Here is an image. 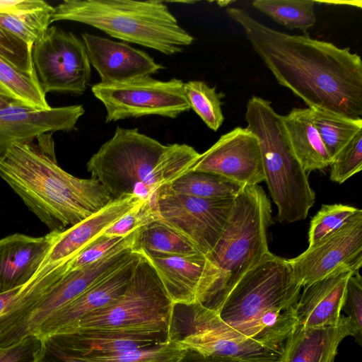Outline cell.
Here are the masks:
<instances>
[{"instance_id": "obj_24", "label": "cell", "mask_w": 362, "mask_h": 362, "mask_svg": "<svg viewBox=\"0 0 362 362\" xmlns=\"http://www.w3.org/2000/svg\"><path fill=\"white\" fill-rule=\"evenodd\" d=\"M348 336H354V327L344 315L336 325H297L284 344L280 362H334L340 343Z\"/></svg>"}, {"instance_id": "obj_5", "label": "cell", "mask_w": 362, "mask_h": 362, "mask_svg": "<svg viewBox=\"0 0 362 362\" xmlns=\"http://www.w3.org/2000/svg\"><path fill=\"white\" fill-rule=\"evenodd\" d=\"M59 21L86 24L167 55L182 52L194 40L160 1L64 0L54 7L50 23Z\"/></svg>"}, {"instance_id": "obj_41", "label": "cell", "mask_w": 362, "mask_h": 362, "mask_svg": "<svg viewBox=\"0 0 362 362\" xmlns=\"http://www.w3.org/2000/svg\"><path fill=\"white\" fill-rule=\"evenodd\" d=\"M50 6L42 0H0V14L41 10Z\"/></svg>"}, {"instance_id": "obj_23", "label": "cell", "mask_w": 362, "mask_h": 362, "mask_svg": "<svg viewBox=\"0 0 362 362\" xmlns=\"http://www.w3.org/2000/svg\"><path fill=\"white\" fill-rule=\"evenodd\" d=\"M46 338L64 353L76 358L108 356L170 340V337L163 334L93 329L74 330Z\"/></svg>"}, {"instance_id": "obj_20", "label": "cell", "mask_w": 362, "mask_h": 362, "mask_svg": "<svg viewBox=\"0 0 362 362\" xmlns=\"http://www.w3.org/2000/svg\"><path fill=\"white\" fill-rule=\"evenodd\" d=\"M90 64L105 84L122 83L151 76L163 66L146 52L135 49L124 42L82 34Z\"/></svg>"}, {"instance_id": "obj_25", "label": "cell", "mask_w": 362, "mask_h": 362, "mask_svg": "<svg viewBox=\"0 0 362 362\" xmlns=\"http://www.w3.org/2000/svg\"><path fill=\"white\" fill-rule=\"evenodd\" d=\"M291 149L305 173L329 166L332 158L314 125L310 108H293L282 116Z\"/></svg>"}, {"instance_id": "obj_34", "label": "cell", "mask_w": 362, "mask_h": 362, "mask_svg": "<svg viewBox=\"0 0 362 362\" xmlns=\"http://www.w3.org/2000/svg\"><path fill=\"white\" fill-rule=\"evenodd\" d=\"M360 210L356 207L341 204L322 205L310 221L308 231L309 246L341 228Z\"/></svg>"}, {"instance_id": "obj_33", "label": "cell", "mask_w": 362, "mask_h": 362, "mask_svg": "<svg viewBox=\"0 0 362 362\" xmlns=\"http://www.w3.org/2000/svg\"><path fill=\"white\" fill-rule=\"evenodd\" d=\"M54 7L18 13H1L0 26L25 42L33 45L50 24Z\"/></svg>"}, {"instance_id": "obj_31", "label": "cell", "mask_w": 362, "mask_h": 362, "mask_svg": "<svg viewBox=\"0 0 362 362\" xmlns=\"http://www.w3.org/2000/svg\"><path fill=\"white\" fill-rule=\"evenodd\" d=\"M184 93L190 108L209 129L217 131L224 120L221 110L223 95L202 81L185 83Z\"/></svg>"}, {"instance_id": "obj_32", "label": "cell", "mask_w": 362, "mask_h": 362, "mask_svg": "<svg viewBox=\"0 0 362 362\" xmlns=\"http://www.w3.org/2000/svg\"><path fill=\"white\" fill-rule=\"evenodd\" d=\"M186 351L179 341L170 339L112 355L78 359L83 362H178Z\"/></svg>"}, {"instance_id": "obj_45", "label": "cell", "mask_w": 362, "mask_h": 362, "mask_svg": "<svg viewBox=\"0 0 362 362\" xmlns=\"http://www.w3.org/2000/svg\"><path fill=\"white\" fill-rule=\"evenodd\" d=\"M14 103L18 104L13 100L4 95H0V110H3Z\"/></svg>"}, {"instance_id": "obj_35", "label": "cell", "mask_w": 362, "mask_h": 362, "mask_svg": "<svg viewBox=\"0 0 362 362\" xmlns=\"http://www.w3.org/2000/svg\"><path fill=\"white\" fill-rule=\"evenodd\" d=\"M330 180L341 184L362 169V131L332 158Z\"/></svg>"}, {"instance_id": "obj_3", "label": "cell", "mask_w": 362, "mask_h": 362, "mask_svg": "<svg viewBox=\"0 0 362 362\" xmlns=\"http://www.w3.org/2000/svg\"><path fill=\"white\" fill-rule=\"evenodd\" d=\"M301 288L288 259L269 252L209 308L234 332L281 353Z\"/></svg>"}, {"instance_id": "obj_12", "label": "cell", "mask_w": 362, "mask_h": 362, "mask_svg": "<svg viewBox=\"0 0 362 362\" xmlns=\"http://www.w3.org/2000/svg\"><path fill=\"white\" fill-rule=\"evenodd\" d=\"M139 229V228H138ZM138 229L127 235L110 253L85 267L70 272L41 298L18 325L0 336V349L17 343L51 315L67 305L92 285L124 263L133 252Z\"/></svg>"}, {"instance_id": "obj_22", "label": "cell", "mask_w": 362, "mask_h": 362, "mask_svg": "<svg viewBox=\"0 0 362 362\" xmlns=\"http://www.w3.org/2000/svg\"><path fill=\"white\" fill-rule=\"evenodd\" d=\"M354 273L341 269L303 287L293 306L297 325L305 328L336 325L341 317L348 279Z\"/></svg>"}, {"instance_id": "obj_19", "label": "cell", "mask_w": 362, "mask_h": 362, "mask_svg": "<svg viewBox=\"0 0 362 362\" xmlns=\"http://www.w3.org/2000/svg\"><path fill=\"white\" fill-rule=\"evenodd\" d=\"M143 203L144 202L134 196L112 199L95 214L59 231L34 276L45 274L65 265L105 230Z\"/></svg>"}, {"instance_id": "obj_14", "label": "cell", "mask_w": 362, "mask_h": 362, "mask_svg": "<svg viewBox=\"0 0 362 362\" xmlns=\"http://www.w3.org/2000/svg\"><path fill=\"white\" fill-rule=\"evenodd\" d=\"M288 261L295 281L302 288L341 269L359 272L362 265V210L341 228Z\"/></svg>"}, {"instance_id": "obj_28", "label": "cell", "mask_w": 362, "mask_h": 362, "mask_svg": "<svg viewBox=\"0 0 362 362\" xmlns=\"http://www.w3.org/2000/svg\"><path fill=\"white\" fill-rule=\"evenodd\" d=\"M165 186L175 193L202 199L235 198L243 187L216 175L192 171Z\"/></svg>"}, {"instance_id": "obj_2", "label": "cell", "mask_w": 362, "mask_h": 362, "mask_svg": "<svg viewBox=\"0 0 362 362\" xmlns=\"http://www.w3.org/2000/svg\"><path fill=\"white\" fill-rule=\"evenodd\" d=\"M52 133L13 144L0 163V176L50 231H62L112 200L94 179L61 168Z\"/></svg>"}, {"instance_id": "obj_13", "label": "cell", "mask_w": 362, "mask_h": 362, "mask_svg": "<svg viewBox=\"0 0 362 362\" xmlns=\"http://www.w3.org/2000/svg\"><path fill=\"white\" fill-rule=\"evenodd\" d=\"M233 200L180 194L165 185L156 194L159 219L188 238L204 255L212 250L219 239Z\"/></svg>"}, {"instance_id": "obj_40", "label": "cell", "mask_w": 362, "mask_h": 362, "mask_svg": "<svg viewBox=\"0 0 362 362\" xmlns=\"http://www.w3.org/2000/svg\"><path fill=\"white\" fill-rule=\"evenodd\" d=\"M43 339L29 334L11 346L0 349V362H35L40 353Z\"/></svg>"}, {"instance_id": "obj_7", "label": "cell", "mask_w": 362, "mask_h": 362, "mask_svg": "<svg viewBox=\"0 0 362 362\" xmlns=\"http://www.w3.org/2000/svg\"><path fill=\"white\" fill-rule=\"evenodd\" d=\"M272 221L271 203L263 188L243 187L219 239L206 255L221 273L220 291L209 308L269 252L267 233Z\"/></svg>"}, {"instance_id": "obj_36", "label": "cell", "mask_w": 362, "mask_h": 362, "mask_svg": "<svg viewBox=\"0 0 362 362\" xmlns=\"http://www.w3.org/2000/svg\"><path fill=\"white\" fill-rule=\"evenodd\" d=\"M33 46L0 26V58L24 73L36 75Z\"/></svg>"}, {"instance_id": "obj_26", "label": "cell", "mask_w": 362, "mask_h": 362, "mask_svg": "<svg viewBox=\"0 0 362 362\" xmlns=\"http://www.w3.org/2000/svg\"><path fill=\"white\" fill-rule=\"evenodd\" d=\"M133 250L147 256L202 254L188 238L160 219L138 230Z\"/></svg>"}, {"instance_id": "obj_8", "label": "cell", "mask_w": 362, "mask_h": 362, "mask_svg": "<svg viewBox=\"0 0 362 362\" xmlns=\"http://www.w3.org/2000/svg\"><path fill=\"white\" fill-rule=\"evenodd\" d=\"M173 305L156 270L139 253L124 292L66 332L93 329L170 337Z\"/></svg>"}, {"instance_id": "obj_38", "label": "cell", "mask_w": 362, "mask_h": 362, "mask_svg": "<svg viewBox=\"0 0 362 362\" xmlns=\"http://www.w3.org/2000/svg\"><path fill=\"white\" fill-rule=\"evenodd\" d=\"M353 325L356 341L362 344V277L359 272L348 279L342 310Z\"/></svg>"}, {"instance_id": "obj_10", "label": "cell", "mask_w": 362, "mask_h": 362, "mask_svg": "<svg viewBox=\"0 0 362 362\" xmlns=\"http://www.w3.org/2000/svg\"><path fill=\"white\" fill-rule=\"evenodd\" d=\"M184 82L177 78L159 81L151 76L130 81L92 86L91 91L105 106V122L147 115L175 118L189 110Z\"/></svg>"}, {"instance_id": "obj_29", "label": "cell", "mask_w": 362, "mask_h": 362, "mask_svg": "<svg viewBox=\"0 0 362 362\" xmlns=\"http://www.w3.org/2000/svg\"><path fill=\"white\" fill-rule=\"evenodd\" d=\"M310 110L314 125L332 160L362 131V118H349L316 108Z\"/></svg>"}, {"instance_id": "obj_44", "label": "cell", "mask_w": 362, "mask_h": 362, "mask_svg": "<svg viewBox=\"0 0 362 362\" xmlns=\"http://www.w3.org/2000/svg\"><path fill=\"white\" fill-rule=\"evenodd\" d=\"M21 288L0 293V320L13 305Z\"/></svg>"}, {"instance_id": "obj_43", "label": "cell", "mask_w": 362, "mask_h": 362, "mask_svg": "<svg viewBox=\"0 0 362 362\" xmlns=\"http://www.w3.org/2000/svg\"><path fill=\"white\" fill-rule=\"evenodd\" d=\"M178 362H238L236 361L205 355L193 349H187V351Z\"/></svg>"}, {"instance_id": "obj_18", "label": "cell", "mask_w": 362, "mask_h": 362, "mask_svg": "<svg viewBox=\"0 0 362 362\" xmlns=\"http://www.w3.org/2000/svg\"><path fill=\"white\" fill-rule=\"evenodd\" d=\"M83 113L81 105L37 110L14 103L0 110V163L13 144L74 130Z\"/></svg>"}, {"instance_id": "obj_15", "label": "cell", "mask_w": 362, "mask_h": 362, "mask_svg": "<svg viewBox=\"0 0 362 362\" xmlns=\"http://www.w3.org/2000/svg\"><path fill=\"white\" fill-rule=\"evenodd\" d=\"M189 171L216 175L242 187L258 185L264 181L258 139L247 128L235 127L200 153Z\"/></svg>"}, {"instance_id": "obj_27", "label": "cell", "mask_w": 362, "mask_h": 362, "mask_svg": "<svg viewBox=\"0 0 362 362\" xmlns=\"http://www.w3.org/2000/svg\"><path fill=\"white\" fill-rule=\"evenodd\" d=\"M0 95L18 104L37 110L51 107L41 89L36 75L24 73L0 58Z\"/></svg>"}, {"instance_id": "obj_42", "label": "cell", "mask_w": 362, "mask_h": 362, "mask_svg": "<svg viewBox=\"0 0 362 362\" xmlns=\"http://www.w3.org/2000/svg\"><path fill=\"white\" fill-rule=\"evenodd\" d=\"M35 362H83L60 350L49 338L43 339L42 349Z\"/></svg>"}, {"instance_id": "obj_17", "label": "cell", "mask_w": 362, "mask_h": 362, "mask_svg": "<svg viewBox=\"0 0 362 362\" xmlns=\"http://www.w3.org/2000/svg\"><path fill=\"white\" fill-rule=\"evenodd\" d=\"M139 255V252L133 250L124 263L51 315L33 334L44 339L66 332L88 314L112 303L127 286Z\"/></svg>"}, {"instance_id": "obj_16", "label": "cell", "mask_w": 362, "mask_h": 362, "mask_svg": "<svg viewBox=\"0 0 362 362\" xmlns=\"http://www.w3.org/2000/svg\"><path fill=\"white\" fill-rule=\"evenodd\" d=\"M145 256L173 303H199L208 308L217 296L221 273L206 255Z\"/></svg>"}, {"instance_id": "obj_11", "label": "cell", "mask_w": 362, "mask_h": 362, "mask_svg": "<svg viewBox=\"0 0 362 362\" xmlns=\"http://www.w3.org/2000/svg\"><path fill=\"white\" fill-rule=\"evenodd\" d=\"M32 59L38 83L49 92L83 94L90 80L91 69L81 39L59 28L49 27L33 46Z\"/></svg>"}, {"instance_id": "obj_37", "label": "cell", "mask_w": 362, "mask_h": 362, "mask_svg": "<svg viewBox=\"0 0 362 362\" xmlns=\"http://www.w3.org/2000/svg\"><path fill=\"white\" fill-rule=\"evenodd\" d=\"M158 219L155 198L151 202L141 204L123 216L105 230L100 235L124 237L136 229Z\"/></svg>"}, {"instance_id": "obj_9", "label": "cell", "mask_w": 362, "mask_h": 362, "mask_svg": "<svg viewBox=\"0 0 362 362\" xmlns=\"http://www.w3.org/2000/svg\"><path fill=\"white\" fill-rule=\"evenodd\" d=\"M170 337L186 349L238 362H280L282 355L234 332L199 303H174Z\"/></svg>"}, {"instance_id": "obj_39", "label": "cell", "mask_w": 362, "mask_h": 362, "mask_svg": "<svg viewBox=\"0 0 362 362\" xmlns=\"http://www.w3.org/2000/svg\"><path fill=\"white\" fill-rule=\"evenodd\" d=\"M126 236H98L66 264V274L88 266L103 258L114 250Z\"/></svg>"}, {"instance_id": "obj_4", "label": "cell", "mask_w": 362, "mask_h": 362, "mask_svg": "<svg viewBox=\"0 0 362 362\" xmlns=\"http://www.w3.org/2000/svg\"><path fill=\"white\" fill-rule=\"evenodd\" d=\"M200 156L187 144L164 145L139 132L117 127L86 164L112 199H155L157 191L189 172Z\"/></svg>"}, {"instance_id": "obj_30", "label": "cell", "mask_w": 362, "mask_h": 362, "mask_svg": "<svg viewBox=\"0 0 362 362\" xmlns=\"http://www.w3.org/2000/svg\"><path fill=\"white\" fill-rule=\"evenodd\" d=\"M315 1L255 0L252 6L287 29L304 33L316 22Z\"/></svg>"}, {"instance_id": "obj_21", "label": "cell", "mask_w": 362, "mask_h": 362, "mask_svg": "<svg viewBox=\"0 0 362 362\" xmlns=\"http://www.w3.org/2000/svg\"><path fill=\"white\" fill-rule=\"evenodd\" d=\"M59 232L38 238L16 233L0 239V293L22 287L33 277Z\"/></svg>"}, {"instance_id": "obj_6", "label": "cell", "mask_w": 362, "mask_h": 362, "mask_svg": "<svg viewBox=\"0 0 362 362\" xmlns=\"http://www.w3.org/2000/svg\"><path fill=\"white\" fill-rule=\"evenodd\" d=\"M245 117L246 128L259 141L264 181L277 208L276 220L289 223L306 218L315 194L291 149L282 115L269 101L252 96Z\"/></svg>"}, {"instance_id": "obj_1", "label": "cell", "mask_w": 362, "mask_h": 362, "mask_svg": "<svg viewBox=\"0 0 362 362\" xmlns=\"http://www.w3.org/2000/svg\"><path fill=\"white\" fill-rule=\"evenodd\" d=\"M278 83L309 108L349 117L362 116V61L349 47L274 30L246 10L226 8Z\"/></svg>"}]
</instances>
